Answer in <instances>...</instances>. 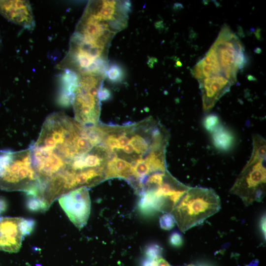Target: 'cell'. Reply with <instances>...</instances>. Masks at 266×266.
<instances>
[{"label":"cell","instance_id":"cell-14","mask_svg":"<svg viewBox=\"0 0 266 266\" xmlns=\"http://www.w3.org/2000/svg\"><path fill=\"white\" fill-rule=\"evenodd\" d=\"M220 124L219 118L215 114H208L204 117L203 121V125L204 128L210 133Z\"/></svg>","mask_w":266,"mask_h":266},{"label":"cell","instance_id":"cell-5","mask_svg":"<svg viewBox=\"0 0 266 266\" xmlns=\"http://www.w3.org/2000/svg\"><path fill=\"white\" fill-rule=\"evenodd\" d=\"M78 85L71 104L75 120L84 125H94L99 119L100 106L98 93L105 75L94 72L78 74Z\"/></svg>","mask_w":266,"mask_h":266},{"label":"cell","instance_id":"cell-20","mask_svg":"<svg viewBox=\"0 0 266 266\" xmlns=\"http://www.w3.org/2000/svg\"><path fill=\"white\" fill-rule=\"evenodd\" d=\"M110 92L109 90L105 88H101L98 93V98L100 100H106L110 97Z\"/></svg>","mask_w":266,"mask_h":266},{"label":"cell","instance_id":"cell-12","mask_svg":"<svg viewBox=\"0 0 266 266\" xmlns=\"http://www.w3.org/2000/svg\"><path fill=\"white\" fill-rule=\"evenodd\" d=\"M129 143L137 153L144 154L149 149L148 142L140 135L135 134L130 139Z\"/></svg>","mask_w":266,"mask_h":266},{"label":"cell","instance_id":"cell-21","mask_svg":"<svg viewBox=\"0 0 266 266\" xmlns=\"http://www.w3.org/2000/svg\"><path fill=\"white\" fill-rule=\"evenodd\" d=\"M191 73L193 77L197 79L198 80L203 78L201 68L198 63L194 66L193 68L192 69Z\"/></svg>","mask_w":266,"mask_h":266},{"label":"cell","instance_id":"cell-11","mask_svg":"<svg viewBox=\"0 0 266 266\" xmlns=\"http://www.w3.org/2000/svg\"><path fill=\"white\" fill-rule=\"evenodd\" d=\"M210 133L213 145L218 150L227 152L233 148L234 136L232 132L226 127L220 124Z\"/></svg>","mask_w":266,"mask_h":266},{"label":"cell","instance_id":"cell-30","mask_svg":"<svg viewBox=\"0 0 266 266\" xmlns=\"http://www.w3.org/2000/svg\"><path fill=\"white\" fill-rule=\"evenodd\" d=\"M176 65L179 66H182L181 63L179 61L176 62Z\"/></svg>","mask_w":266,"mask_h":266},{"label":"cell","instance_id":"cell-8","mask_svg":"<svg viewBox=\"0 0 266 266\" xmlns=\"http://www.w3.org/2000/svg\"><path fill=\"white\" fill-rule=\"evenodd\" d=\"M59 203L69 220L79 229L87 223L91 202L86 187L72 190L59 198Z\"/></svg>","mask_w":266,"mask_h":266},{"label":"cell","instance_id":"cell-26","mask_svg":"<svg viewBox=\"0 0 266 266\" xmlns=\"http://www.w3.org/2000/svg\"><path fill=\"white\" fill-rule=\"evenodd\" d=\"M238 27L239 28V29L238 28V33L239 35L240 36H244V33H243V30L241 27Z\"/></svg>","mask_w":266,"mask_h":266},{"label":"cell","instance_id":"cell-18","mask_svg":"<svg viewBox=\"0 0 266 266\" xmlns=\"http://www.w3.org/2000/svg\"><path fill=\"white\" fill-rule=\"evenodd\" d=\"M169 244L173 247L178 248L180 247L183 242L182 235L178 232H174L171 233L169 238Z\"/></svg>","mask_w":266,"mask_h":266},{"label":"cell","instance_id":"cell-17","mask_svg":"<svg viewBox=\"0 0 266 266\" xmlns=\"http://www.w3.org/2000/svg\"><path fill=\"white\" fill-rule=\"evenodd\" d=\"M141 266H171L162 257L156 259L145 258L141 262Z\"/></svg>","mask_w":266,"mask_h":266},{"label":"cell","instance_id":"cell-31","mask_svg":"<svg viewBox=\"0 0 266 266\" xmlns=\"http://www.w3.org/2000/svg\"><path fill=\"white\" fill-rule=\"evenodd\" d=\"M184 266H195L193 265V264H190V265H188Z\"/></svg>","mask_w":266,"mask_h":266},{"label":"cell","instance_id":"cell-3","mask_svg":"<svg viewBox=\"0 0 266 266\" xmlns=\"http://www.w3.org/2000/svg\"><path fill=\"white\" fill-rule=\"evenodd\" d=\"M221 208V200L211 188L190 187L173 208L171 214L181 231L201 225Z\"/></svg>","mask_w":266,"mask_h":266},{"label":"cell","instance_id":"cell-15","mask_svg":"<svg viewBox=\"0 0 266 266\" xmlns=\"http://www.w3.org/2000/svg\"><path fill=\"white\" fill-rule=\"evenodd\" d=\"M162 252V247L156 243L148 245L144 250L145 258L151 260L161 257Z\"/></svg>","mask_w":266,"mask_h":266},{"label":"cell","instance_id":"cell-19","mask_svg":"<svg viewBox=\"0 0 266 266\" xmlns=\"http://www.w3.org/2000/svg\"><path fill=\"white\" fill-rule=\"evenodd\" d=\"M106 143L111 149H121L118 139L114 135H110L107 137Z\"/></svg>","mask_w":266,"mask_h":266},{"label":"cell","instance_id":"cell-6","mask_svg":"<svg viewBox=\"0 0 266 266\" xmlns=\"http://www.w3.org/2000/svg\"><path fill=\"white\" fill-rule=\"evenodd\" d=\"M216 51L223 76L232 85L236 81L238 68L234 61L238 52L244 50L243 45L227 25L224 26L211 46Z\"/></svg>","mask_w":266,"mask_h":266},{"label":"cell","instance_id":"cell-16","mask_svg":"<svg viewBox=\"0 0 266 266\" xmlns=\"http://www.w3.org/2000/svg\"><path fill=\"white\" fill-rule=\"evenodd\" d=\"M160 225L165 230H171L175 224V220L173 215L170 213H165L160 218Z\"/></svg>","mask_w":266,"mask_h":266},{"label":"cell","instance_id":"cell-4","mask_svg":"<svg viewBox=\"0 0 266 266\" xmlns=\"http://www.w3.org/2000/svg\"><path fill=\"white\" fill-rule=\"evenodd\" d=\"M0 190L22 191L28 198H37L39 182L32 163L30 148L10 151V158L0 172Z\"/></svg>","mask_w":266,"mask_h":266},{"label":"cell","instance_id":"cell-10","mask_svg":"<svg viewBox=\"0 0 266 266\" xmlns=\"http://www.w3.org/2000/svg\"><path fill=\"white\" fill-rule=\"evenodd\" d=\"M201 93L203 110H210L225 94L229 92L232 85L223 75H214L198 80Z\"/></svg>","mask_w":266,"mask_h":266},{"label":"cell","instance_id":"cell-25","mask_svg":"<svg viewBox=\"0 0 266 266\" xmlns=\"http://www.w3.org/2000/svg\"><path fill=\"white\" fill-rule=\"evenodd\" d=\"M255 34V35H256V37L259 40H260L261 38L262 37L261 36L260 29H258V30H257Z\"/></svg>","mask_w":266,"mask_h":266},{"label":"cell","instance_id":"cell-13","mask_svg":"<svg viewBox=\"0 0 266 266\" xmlns=\"http://www.w3.org/2000/svg\"><path fill=\"white\" fill-rule=\"evenodd\" d=\"M112 82L121 81L123 77V71L121 67L116 64H113L107 67L106 76Z\"/></svg>","mask_w":266,"mask_h":266},{"label":"cell","instance_id":"cell-23","mask_svg":"<svg viewBox=\"0 0 266 266\" xmlns=\"http://www.w3.org/2000/svg\"><path fill=\"white\" fill-rule=\"evenodd\" d=\"M260 229L262 232V234L266 239V215L264 214L261 218L260 223Z\"/></svg>","mask_w":266,"mask_h":266},{"label":"cell","instance_id":"cell-7","mask_svg":"<svg viewBox=\"0 0 266 266\" xmlns=\"http://www.w3.org/2000/svg\"><path fill=\"white\" fill-rule=\"evenodd\" d=\"M34 226L32 219L0 216V250L19 251L23 238L32 232Z\"/></svg>","mask_w":266,"mask_h":266},{"label":"cell","instance_id":"cell-24","mask_svg":"<svg viewBox=\"0 0 266 266\" xmlns=\"http://www.w3.org/2000/svg\"><path fill=\"white\" fill-rule=\"evenodd\" d=\"M124 151L127 154L132 153L133 149L132 146L130 144H128L122 148Z\"/></svg>","mask_w":266,"mask_h":266},{"label":"cell","instance_id":"cell-27","mask_svg":"<svg viewBox=\"0 0 266 266\" xmlns=\"http://www.w3.org/2000/svg\"><path fill=\"white\" fill-rule=\"evenodd\" d=\"M182 5L180 3H176L174 5V8L175 9H180L181 8H182Z\"/></svg>","mask_w":266,"mask_h":266},{"label":"cell","instance_id":"cell-28","mask_svg":"<svg viewBox=\"0 0 266 266\" xmlns=\"http://www.w3.org/2000/svg\"><path fill=\"white\" fill-rule=\"evenodd\" d=\"M247 79L249 81H255V80H256V78L254 76H252L251 75H248L247 76Z\"/></svg>","mask_w":266,"mask_h":266},{"label":"cell","instance_id":"cell-22","mask_svg":"<svg viewBox=\"0 0 266 266\" xmlns=\"http://www.w3.org/2000/svg\"><path fill=\"white\" fill-rule=\"evenodd\" d=\"M118 141L121 149L129 143L130 139L128 136L122 134L118 137Z\"/></svg>","mask_w":266,"mask_h":266},{"label":"cell","instance_id":"cell-29","mask_svg":"<svg viewBox=\"0 0 266 266\" xmlns=\"http://www.w3.org/2000/svg\"><path fill=\"white\" fill-rule=\"evenodd\" d=\"M254 51L257 54H260L262 52V50L260 47H256Z\"/></svg>","mask_w":266,"mask_h":266},{"label":"cell","instance_id":"cell-9","mask_svg":"<svg viewBox=\"0 0 266 266\" xmlns=\"http://www.w3.org/2000/svg\"><path fill=\"white\" fill-rule=\"evenodd\" d=\"M0 14L8 20L32 31L35 21L28 0H0Z\"/></svg>","mask_w":266,"mask_h":266},{"label":"cell","instance_id":"cell-2","mask_svg":"<svg viewBox=\"0 0 266 266\" xmlns=\"http://www.w3.org/2000/svg\"><path fill=\"white\" fill-rule=\"evenodd\" d=\"M250 159L240 172L230 193L239 197L246 206L260 202L266 195V141L258 134L253 135Z\"/></svg>","mask_w":266,"mask_h":266},{"label":"cell","instance_id":"cell-32","mask_svg":"<svg viewBox=\"0 0 266 266\" xmlns=\"http://www.w3.org/2000/svg\"><path fill=\"white\" fill-rule=\"evenodd\" d=\"M1 40L0 35V47L1 46Z\"/></svg>","mask_w":266,"mask_h":266},{"label":"cell","instance_id":"cell-1","mask_svg":"<svg viewBox=\"0 0 266 266\" xmlns=\"http://www.w3.org/2000/svg\"><path fill=\"white\" fill-rule=\"evenodd\" d=\"M99 145L90 126L63 112L46 117L37 140L30 146L39 182L37 199L46 210L56 200L77 189L81 178L86 177L92 183L93 170L99 169L89 168L86 160Z\"/></svg>","mask_w":266,"mask_h":266}]
</instances>
